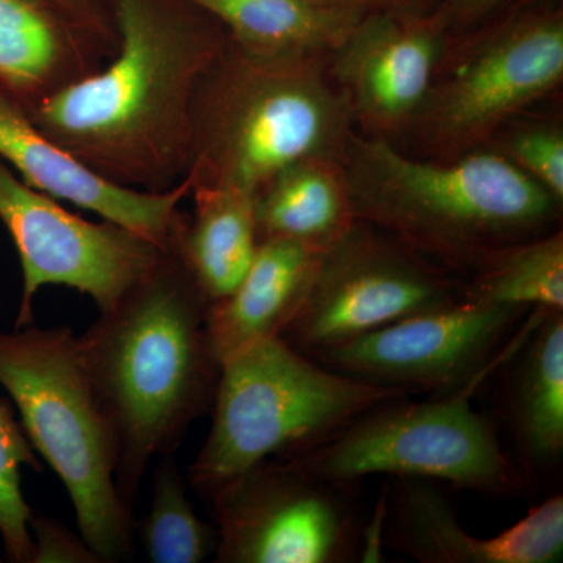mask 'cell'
I'll list each match as a JSON object with an SVG mask.
<instances>
[{
	"label": "cell",
	"instance_id": "484cf974",
	"mask_svg": "<svg viewBox=\"0 0 563 563\" xmlns=\"http://www.w3.org/2000/svg\"><path fill=\"white\" fill-rule=\"evenodd\" d=\"M32 563H103L80 533L70 532L54 518L32 514Z\"/></svg>",
	"mask_w": 563,
	"mask_h": 563
},
{
	"label": "cell",
	"instance_id": "3957f363",
	"mask_svg": "<svg viewBox=\"0 0 563 563\" xmlns=\"http://www.w3.org/2000/svg\"><path fill=\"white\" fill-rule=\"evenodd\" d=\"M340 162L357 220L461 279L492 251L561 221L562 203L487 147L437 161L354 132Z\"/></svg>",
	"mask_w": 563,
	"mask_h": 563
},
{
	"label": "cell",
	"instance_id": "30bf717a",
	"mask_svg": "<svg viewBox=\"0 0 563 563\" xmlns=\"http://www.w3.org/2000/svg\"><path fill=\"white\" fill-rule=\"evenodd\" d=\"M288 459H266L211 493L214 562L347 563L363 531L352 495Z\"/></svg>",
	"mask_w": 563,
	"mask_h": 563
},
{
	"label": "cell",
	"instance_id": "52a82bcc",
	"mask_svg": "<svg viewBox=\"0 0 563 563\" xmlns=\"http://www.w3.org/2000/svg\"><path fill=\"white\" fill-rule=\"evenodd\" d=\"M562 84V7L520 0L487 24L448 38L428 99L396 146L437 161L484 150Z\"/></svg>",
	"mask_w": 563,
	"mask_h": 563
},
{
	"label": "cell",
	"instance_id": "4fadbf2b",
	"mask_svg": "<svg viewBox=\"0 0 563 563\" xmlns=\"http://www.w3.org/2000/svg\"><path fill=\"white\" fill-rule=\"evenodd\" d=\"M446 44L433 11L363 14L329 60L354 131L401 143L428 99Z\"/></svg>",
	"mask_w": 563,
	"mask_h": 563
},
{
	"label": "cell",
	"instance_id": "603a6c76",
	"mask_svg": "<svg viewBox=\"0 0 563 563\" xmlns=\"http://www.w3.org/2000/svg\"><path fill=\"white\" fill-rule=\"evenodd\" d=\"M187 477L173 455L162 457L155 472L150 512L141 528L144 551L152 563H201L213 558V525L203 523L188 499Z\"/></svg>",
	"mask_w": 563,
	"mask_h": 563
},
{
	"label": "cell",
	"instance_id": "f546056e",
	"mask_svg": "<svg viewBox=\"0 0 563 563\" xmlns=\"http://www.w3.org/2000/svg\"><path fill=\"white\" fill-rule=\"evenodd\" d=\"M0 562H2V558H0Z\"/></svg>",
	"mask_w": 563,
	"mask_h": 563
},
{
	"label": "cell",
	"instance_id": "ac0fdd59",
	"mask_svg": "<svg viewBox=\"0 0 563 563\" xmlns=\"http://www.w3.org/2000/svg\"><path fill=\"white\" fill-rule=\"evenodd\" d=\"M321 252L295 240L258 243L235 290L207 307V339L220 365L252 344L280 335L309 287Z\"/></svg>",
	"mask_w": 563,
	"mask_h": 563
},
{
	"label": "cell",
	"instance_id": "d4e9b609",
	"mask_svg": "<svg viewBox=\"0 0 563 563\" xmlns=\"http://www.w3.org/2000/svg\"><path fill=\"white\" fill-rule=\"evenodd\" d=\"M531 111L504 125L485 147L501 155L563 206L562 120Z\"/></svg>",
	"mask_w": 563,
	"mask_h": 563
},
{
	"label": "cell",
	"instance_id": "2e32d148",
	"mask_svg": "<svg viewBox=\"0 0 563 563\" xmlns=\"http://www.w3.org/2000/svg\"><path fill=\"white\" fill-rule=\"evenodd\" d=\"M499 363L501 415L529 487L563 461V310H531Z\"/></svg>",
	"mask_w": 563,
	"mask_h": 563
},
{
	"label": "cell",
	"instance_id": "9c48e42d",
	"mask_svg": "<svg viewBox=\"0 0 563 563\" xmlns=\"http://www.w3.org/2000/svg\"><path fill=\"white\" fill-rule=\"evenodd\" d=\"M462 296L461 277L357 220L322 250L279 339L310 357Z\"/></svg>",
	"mask_w": 563,
	"mask_h": 563
},
{
	"label": "cell",
	"instance_id": "7c38bea8",
	"mask_svg": "<svg viewBox=\"0 0 563 563\" xmlns=\"http://www.w3.org/2000/svg\"><path fill=\"white\" fill-rule=\"evenodd\" d=\"M528 312L462 296L310 357L366 383L443 395L495 373Z\"/></svg>",
	"mask_w": 563,
	"mask_h": 563
},
{
	"label": "cell",
	"instance_id": "e0dca14e",
	"mask_svg": "<svg viewBox=\"0 0 563 563\" xmlns=\"http://www.w3.org/2000/svg\"><path fill=\"white\" fill-rule=\"evenodd\" d=\"M117 49L40 0H0V98L25 113L101 69Z\"/></svg>",
	"mask_w": 563,
	"mask_h": 563
},
{
	"label": "cell",
	"instance_id": "9a60e30c",
	"mask_svg": "<svg viewBox=\"0 0 563 563\" xmlns=\"http://www.w3.org/2000/svg\"><path fill=\"white\" fill-rule=\"evenodd\" d=\"M0 161L33 190L73 203L165 247L180 203L190 196L181 180L173 190L146 192L120 187L44 136L13 102L0 98Z\"/></svg>",
	"mask_w": 563,
	"mask_h": 563
},
{
	"label": "cell",
	"instance_id": "ffe728a7",
	"mask_svg": "<svg viewBox=\"0 0 563 563\" xmlns=\"http://www.w3.org/2000/svg\"><path fill=\"white\" fill-rule=\"evenodd\" d=\"M243 49L269 57L331 58L363 11L335 0H188Z\"/></svg>",
	"mask_w": 563,
	"mask_h": 563
},
{
	"label": "cell",
	"instance_id": "5bb4252c",
	"mask_svg": "<svg viewBox=\"0 0 563 563\" xmlns=\"http://www.w3.org/2000/svg\"><path fill=\"white\" fill-rule=\"evenodd\" d=\"M384 507L388 547L420 563H554L562 558L561 493L488 539L463 528L444 485L433 481L395 477Z\"/></svg>",
	"mask_w": 563,
	"mask_h": 563
},
{
	"label": "cell",
	"instance_id": "d6986e66",
	"mask_svg": "<svg viewBox=\"0 0 563 563\" xmlns=\"http://www.w3.org/2000/svg\"><path fill=\"white\" fill-rule=\"evenodd\" d=\"M191 213L177 211L172 247L209 303L235 290L250 268L258 239L254 196L235 188H196Z\"/></svg>",
	"mask_w": 563,
	"mask_h": 563
},
{
	"label": "cell",
	"instance_id": "f1b7e54d",
	"mask_svg": "<svg viewBox=\"0 0 563 563\" xmlns=\"http://www.w3.org/2000/svg\"><path fill=\"white\" fill-rule=\"evenodd\" d=\"M343 5L369 13V11H412V13H431L440 0H335Z\"/></svg>",
	"mask_w": 563,
	"mask_h": 563
},
{
	"label": "cell",
	"instance_id": "83f0119b",
	"mask_svg": "<svg viewBox=\"0 0 563 563\" xmlns=\"http://www.w3.org/2000/svg\"><path fill=\"white\" fill-rule=\"evenodd\" d=\"M40 2L58 11L68 20L77 22L81 27L118 43L113 14L99 10L96 0H40Z\"/></svg>",
	"mask_w": 563,
	"mask_h": 563
},
{
	"label": "cell",
	"instance_id": "cb8c5ba5",
	"mask_svg": "<svg viewBox=\"0 0 563 563\" xmlns=\"http://www.w3.org/2000/svg\"><path fill=\"white\" fill-rule=\"evenodd\" d=\"M41 472L21 422L5 399H0V539L5 559L13 563H32L33 539L29 521L32 510L21 488V466Z\"/></svg>",
	"mask_w": 563,
	"mask_h": 563
},
{
	"label": "cell",
	"instance_id": "6da1fadb",
	"mask_svg": "<svg viewBox=\"0 0 563 563\" xmlns=\"http://www.w3.org/2000/svg\"><path fill=\"white\" fill-rule=\"evenodd\" d=\"M111 13L113 57L29 120L111 184L173 190L187 172L192 99L228 32L188 0H111Z\"/></svg>",
	"mask_w": 563,
	"mask_h": 563
},
{
	"label": "cell",
	"instance_id": "4316f807",
	"mask_svg": "<svg viewBox=\"0 0 563 563\" xmlns=\"http://www.w3.org/2000/svg\"><path fill=\"white\" fill-rule=\"evenodd\" d=\"M515 0H440L433 10L448 38L463 35L501 16L517 5Z\"/></svg>",
	"mask_w": 563,
	"mask_h": 563
},
{
	"label": "cell",
	"instance_id": "8fae6325",
	"mask_svg": "<svg viewBox=\"0 0 563 563\" xmlns=\"http://www.w3.org/2000/svg\"><path fill=\"white\" fill-rule=\"evenodd\" d=\"M0 222L22 268V299L14 329L33 321L40 288L62 285L90 296L99 312L146 279L165 247L120 224L81 220L57 199L25 185L0 161Z\"/></svg>",
	"mask_w": 563,
	"mask_h": 563
},
{
	"label": "cell",
	"instance_id": "277c9868",
	"mask_svg": "<svg viewBox=\"0 0 563 563\" xmlns=\"http://www.w3.org/2000/svg\"><path fill=\"white\" fill-rule=\"evenodd\" d=\"M329 60L254 54L228 35L192 99L190 191L254 196L292 163L342 158L355 131Z\"/></svg>",
	"mask_w": 563,
	"mask_h": 563
},
{
	"label": "cell",
	"instance_id": "7a4b0ae2",
	"mask_svg": "<svg viewBox=\"0 0 563 563\" xmlns=\"http://www.w3.org/2000/svg\"><path fill=\"white\" fill-rule=\"evenodd\" d=\"M207 307L166 244L150 276L77 335L117 448L118 492L131 512L152 459L173 455L213 406L221 365L207 339Z\"/></svg>",
	"mask_w": 563,
	"mask_h": 563
},
{
	"label": "cell",
	"instance_id": "44dd1931",
	"mask_svg": "<svg viewBox=\"0 0 563 563\" xmlns=\"http://www.w3.org/2000/svg\"><path fill=\"white\" fill-rule=\"evenodd\" d=\"M254 221L258 243L331 246L357 221L340 158H306L282 169L255 192Z\"/></svg>",
	"mask_w": 563,
	"mask_h": 563
},
{
	"label": "cell",
	"instance_id": "7402d4cb",
	"mask_svg": "<svg viewBox=\"0 0 563 563\" xmlns=\"http://www.w3.org/2000/svg\"><path fill=\"white\" fill-rule=\"evenodd\" d=\"M463 298L526 310H563L562 228L485 255L463 279Z\"/></svg>",
	"mask_w": 563,
	"mask_h": 563
},
{
	"label": "cell",
	"instance_id": "5b68a950",
	"mask_svg": "<svg viewBox=\"0 0 563 563\" xmlns=\"http://www.w3.org/2000/svg\"><path fill=\"white\" fill-rule=\"evenodd\" d=\"M0 387L35 453L60 477L77 528L103 563L133 555L135 518L117 485V448L70 328L0 332Z\"/></svg>",
	"mask_w": 563,
	"mask_h": 563
},
{
	"label": "cell",
	"instance_id": "8992f818",
	"mask_svg": "<svg viewBox=\"0 0 563 563\" xmlns=\"http://www.w3.org/2000/svg\"><path fill=\"white\" fill-rule=\"evenodd\" d=\"M413 395L328 368L279 336L262 340L221 363L188 485L207 499L255 463L299 453L377 404Z\"/></svg>",
	"mask_w": 563,
	"mask_h": 563
},
{
	"label": "cell",
	"instance_id": "ba28073f",
	"mask_svg": "<svg viewBox=\"0 0 563 563\" xmlns=\"http://www.w3.org/2000/svg\"><path fill=\"white\" fill-rule=\"evenodd\" d=\"M488 379L424 401L390 399L346 422L328 439L287 455L306 472L357 488L369 476L433 481L488 498H525L531 493L495 422L473 407Z\"/></svg>",
	"mask_w": 563,
	"mask_h": 563
}]
</instances>
